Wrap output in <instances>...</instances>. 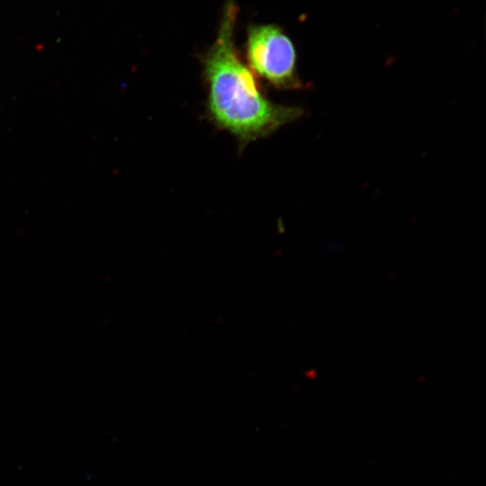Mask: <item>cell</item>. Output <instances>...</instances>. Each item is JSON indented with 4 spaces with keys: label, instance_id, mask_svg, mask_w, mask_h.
Masks as SVG:
<instances>
[{
    "label": "cell",
    "instance_id": "1",
    "mask_svg": "<svg viewBox=\"0 0 486 486\" xmlns=\"http://www.w3.org/2000/svg\"><path fill=\"white\" fill-rule=\"evenodd\" d=\"M238 14L235 1L226 0L216 38L203 54L202 64L207 115L216 127L233 135L243 148L297 120L303 111L275 104L264 94L236 47Z\"/></svg>",
    "mask_w": 486,
    "mask_h": 486
},
{
    "label": "cell",
    "instance_id": "2",
    "mask_svg": "<svg viewBox=\"0 0 486 486\" xmlns=\"http://www.w3.org/2000/svg\"><path fill=\"white\" fill-rule=\"evenodd\" d=\"M247 65L256 75L278 89H300L297 53L292 39L276 24H252L245 44Z\"/></svg>",
    "mask_w": 486,
    "mask_h": 486
}]
</instances>
